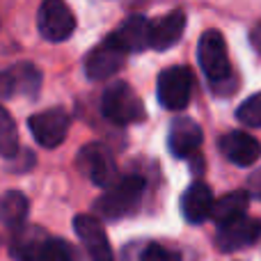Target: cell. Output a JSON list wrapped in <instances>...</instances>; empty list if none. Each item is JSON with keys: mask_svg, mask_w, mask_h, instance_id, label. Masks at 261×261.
<instances>
[{"mask_svg": "<svg viewBox=\"0 0 261 261\" xmlns=\"http://www.w3.org/2000/svg\"><path fill=\"white\" fill-rule=\"evenodd\" d=\"M186 30V12L174 9V12L161 16L156 23L149 25V48L167 50L174 44H179Z\"/></svg>", "mask_w": 261, "mask_h": 261, "instance_id": "obj_16", "label": "cell"}, {"mask_svg": "<svg viewBox=\"0 0 261 261\" xmlns=\"http://www.w3.org/2000/svg\"><path fill=\"white\" fill-rule=\"evenodd\" d=\"M197 60H199V67H202V71L206 73L211 85L218 87L222 81H227V78L231 76L225 37H222L218 30H206L202 37H199Z\"/></svg>", "mask_w": 261, "mask_h": 261, "instance_id": "obj_4", "label": "cell"}, {"mask_svg": "<svg viewBox=\"0 0 261 261\" xmlns=\"http://www.w3.org/2000/svg\"><path fill=\"white\" fill-rule=\"evenodd\" d=\"M69 115L64 108H48L44 113H37L28 119L32 138L37 140V144L46 149H55L64 142L69 133Z\"/></svg>", "mask_w": 261, "mask_h": 261, "instance_id": "obj_7", "label": "cell"}, {"mask_svg": "<svg viewBox=\"0 0 261 261\" xmlns=\"http://www.w3.org/2000/svg\"><path fill=\"white\" fill-rule=\"evenodd\" d=\"M21 151L18 149V130H16V122L7 110L0 106V156L5 158H14Z\"/></svg>", "mask_w": 261, "mask_h": 261, "instance_id": "obj_20", "label": "cell"}, {"mask_svg": "<svg viewBox=\"0 0 261 261\" xmlns=\"http://www.w3.org/2000/svg\"><path fill=\"white\" fill-rule=\"evenodd\" d=\"M250 204V195L245 190H231V193L222 195L218 202H213V211L211 218L220 225H227V222L236 220V218H243L245 211H248Z\"/></svg>", "mask_w": 261, "mask_h": 261, "instance_id": "obj_19", "label": "cell"}, {"mask_svg": "<svg viewBox=\"0 0 261 261\" xmlns=\"http://www.w3.org/2000/svg\"><path fill=\"white\" fill-rule=\"evenodd\" d=\"M37 28H39V35L46 41L60 44V41L69 39L73 35L76 16L69 9V5H64L62 0H46L37 12Z\"/></svg>", "mask_w": 261, "mask_h": 261, "instance_id": "obj_6", "label": "cell"}, {"mask_svg": "<svg viewBox=\"0 0 261 261\" xmlns=\"http://www.w3.org/2000/svg\"><path fill=\"white\" fill-rule=\"evenodd\" d=\"M220 151L227 161L239 167L254 165L261 156V144L257 138L248 135L245 130H231L220 138Z\"/></svg>", "mask_w": 261, "mask_h": 261, "instance_id": "obj_14", "label": "cell"}, {"mask_svg": "<svg viewBox=\"0 0 261 261\" xmlns=\"http://www.w3.org/2000/svg\"><path fill=\"white\" fill-rule=\"evenodd\" d=\"M48 241L50 236L46 234V229L37 225H23L21 229L14 231V239L9 243V254L16 261H41Z\"/></svg>", "mask_w": 261, "mask_h": 261, "instance_id": "obj_13", "label": "cell"}, {"mask_svg": "<svg viewBox=\"0 0 261 261\" xmlns=\"http://www.w3.org/2000/svg\"><path fill=\"white\" fill-rule=\"evenodd\" d=\"M261 236V222L254 218H236V220L220 225L216 231V245L220 252H239L243 248H250Z\"/></svg>", "mask_w": 261, "mask_h": 261, "instance_id": "obj_10", "label": "cell"}, {"mask_svg": "<svg viewBox=\"0 0 261 261\" xmlns=\"http://www.w3.org/2000/svg\"><path fill=\"white\" fill-rule=\"evenodd\" d=\"M149 25L147 16H130L119 30L113 32L117 44L128 53H142L149 48Z\"/></svg>", "mask_w": 261, "mask_h": 261, "instance_id": "obj_17", "label": "cell"}, {"mask_svg": "<svg viewBox=\"0 0 261 261\" xmlns=\"http://www.w3.org/2000/svg\"><path fill=\"white\" fill-rule=\"evenodd\" d=\"M213 211V193L206 184L195 181L188 186L184 195H181V216L188 225H202L211 218Z\"/></svg>", "mask_w": 261, "mask_h": 261, "instance_id": "obj_15", "label": "cell"}, {"mask_svg": "<svg viewBox=\"0 0 261 261\" xmlns=\"http://www.w3.org/2000/svg\"><path fill=\"white\" fill-rule=\"evenodd\" d=\"M28 211H30L28 197L18 190H9L0 197V225H5L7 229H21L25 225Z\"/></svg>", "mask_w": 261, "mask_h": 261, "instance_id": "obj_18", "label": "cell"}, {"mask_svg": "<svg viewBox=\"0 0 261 261\" xmlns=\"http://www.w3.org/2000/svg\"><path fill=\"white\" fill-rule=\"evenodd\" d=\"M41 261H76V250L62 239H50Z\"/></svg>", "mask_w": 261, "mask_h": 261, "instance_id": "obj_22", "label": "cell"}, {"mask_svg": "<svg viewBox=\"0 0 261 261\" xmlns=\"http://www.w3.org/2000/svg\"><path fill=\"white\" fill-rule=\"evenodd\" d=\"M126 62V50L117 44L113 35L106 37L103 44H99L85 60V73L90 81H106L113 73H117Z\"/></svg>", "mask_w": 261, "mask_h": 261, "instance_id": "obj_9", "label": "cell"}, {"mask_svg": "<svg viewBox=\"0 0 261 261\" xmlns=\"http://www.w3.org/2000/svg\"><path fill=\"white\" fill-rule=\"evenodd\" d=\"M250 41H252V48L261 55V21L252 28V32H250Z\"/></svg>", "mask_w": 261, "mask_h": 261, "instance_id": "obj_25", "label": "cell"}, {"mask_svg": "<svg viewBox=\"0 0 261 261\" xmlns=\"http://www.w3.org/2000/svg\"><path fill=\"white\" fill-rule=\"evenodd\" d=\"M41 87V71L30 62H18L0 71V99L30 96L35 99Z\"/></svg>", "mask_w": 261, "mask_h": 261, "instance_id": "obj_8", "label": "cell"}, {"mask_svg": "<svg viewBox=\"0 0 261 261\" xmlns=\"http://www.w3.org/2000/svg\"><path fill=\"white\" fill-rule=\"evenodd\" d=\"M195 78L188 67H170L158 76V101L167 110H184L190 103Z\"/></svg>", "mask_w": 261, "mask_h": 261, "instance_id": "obj_5", "label": "cell"}, {"mask_svg": "<svg viewBox=\"0 0 261 261\" xmlns=\"http://www.w3.org/2000/svg\"><path fill=\"white\" fill-rule=\"evenodd\" d=\"M140 261H181V257L176 252H172V250H167L165 245L149 243L147 248H144Z\"/></svg>", "mask_w": 261, "mask_h": 261, "instance_id": "obj_23", "label": "cell"}, {"mask_svg": "<svg viewBox=\"0 0 261 261\" xmlns=\"http://www.w3.org/2000/svg\"><path fill=\"white\" fill-rule=\"evenodd\" d=\"M101 115L110 124L128 126V124L142 122L144 119V103L128 83L117 81L101 96Z\"/></svg>", "mask_w": 261, "mask_h": 261, "instance_id": "obj_2", "label": "cell"}, {"mask_svg": "<svg viewBox=\"0 0 261 261\" xmlns=\"http://www.w3.org/2000/svg\"><path fill=\"white\" fill-rule=\"evenodd\" d=\"M236 119L248 128H259L261 126V92L248 96L236 110Z\"/></svg>", "mask_w": 261, "mask_h": 261, "instance_id": "obj_21", "label": "cell"}, {"mask_svg": "<svg viewBox=\"0 0 261 261\" xmlns=\"http://www.w3.org/2000/svg\"><path fill=\"white\" fill-rule=\"evenodd\" d=\"M73 231L81 239L83 248H85V252L90 254L92 261H115L113 248L108 243V234H106L99 218L76 216L73 218Z\"/></svg>", "mask_w": 261, "mask_h": 261, "instance_id": "obj_11", "label": "cell"}, {"mask_svg": "<svg viewBox=\"0 0 261 261\" xmlns=\"http://www.w3.org/2000/svg\"><path fill=\"white\" fill-rule=\"evenodd\" d=\"M76 165L99 188H110L119 179L113 151L101 142H90L85 147H81V151L76 156Z\"/></svg>", "mask_w": 261, "mask_h": 261, "instance_id": "obj_3", "label": "cell"}, {"mask_svg": "<svg viewBox=\"0 0 261 261\" xmlns=\"http://www.w3.org/2000/svg\"><path fill=\"white\" fill-rule=\"evenodd\" d=\"M204 140V133L197 122L190 117H176L167 133V149L174 158H190L197 153L199 144Z\"/></svg>", "mask_w": 261, "mask_h": 261, "instance_id": "obj_12", "label": "cell"}, {"mask_svg": "<svg viewBox=\"0 0 261 261\" xmlns=\"http://www.w3.org/2000/svg\"><path fill=\"white\" fill-rule=\"evenodd\" d=\"M144 195V179L142 176H124L117 179L106 193L94 202V213L103 220H122L130 216L140 206V199Z\"/></svg>", "mask_w": 261, "mask_h": 261, "instance_id": "obj_1", "label": "cell"}, {"mask_svg": "<svg viewBox=\"0 0 261 261\" xmlns=\"http://www.w3.org/2000/svg\"><path fill=\"white\" fill-rule=\"evenodd\" d=\"M245 184H248L245 193H248L250 197H254V199H259V202H261V167H257V170L248 176V181H245Z\"/></svg>", "mask_w": 261, "mask_h": 261, "instance_id": "obj_24", "label": "cell"}]
</instances>
